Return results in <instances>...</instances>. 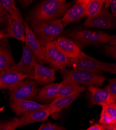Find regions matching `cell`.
Here are the masks:
<instances>
[{
	"instance_id": "obj_25",
	"label": "cell",
	"mask_w": 116,
	"mask_h": 130,
	"mask_svg": "<svg viewBox=\"0 0 116 130\" xmlns=\"http://www.w3.org/2000/svg\"><path fill=\"white\" fill-rule=\"evenodd\" d=\"M18 127H19V122L17 117L0 122V130H15Z\"/></svg>"
},
{
	"instance_id": "obj_12",
	"label": "cell",
	"mask_w": 116,
	"mask_h": 130,
	"mask_svg": "<svg viewBox=\"0 0 116 130\" xmlns=\"http://www.w3.org/2000/svg\"><path fill=\"white\" fill-rule=\"evenodd\" d=\"M89 99L92 105H98L103 106L116 103V96L113 95L104 89H101L96 86L88 87Z\"/></svg>"
},
{
	"instance_id": "obj_13",
	"label": "cell",
	"mask_w": 116,
	"mask_h": 130,
	"mask_svg": "<svg viewBox=\"0 0 116 130\" xmlns=\"http://www.w3.org/2000/svg\"><path fill=\"white\" fill-rule=\"evenodd\" d=\"M16 64L8 38H4L0 41V71L10 70Z\"/></svg>"
},
{
	"instance_id": "obj_27",
	"label": "cell",
	"mask_w": 116,
	"mask_h": 130,
	"mask_svg": "<svg viewBox=\"0 0 116 130\" xmlns=\"http://www.w3.org/2000/svg\"><path fill=\"white\" fill-rule=\"evenodd\" d=\"M99 124L103 126H107L111 124H116L112 120L110 116L103 109L101 112L100 119L99 120Z\"/></svg>"
},
{
	"instance_id": "obj_1",
	"label": "cell",
	"mask_w": 116,
	"mask_h": 130,
	"mask_svg": "<svg viewBox=\"0 0 116 130\" xmlns=\"http://www.w3.org/2000/svg\"><path fill=\"white\" fill-rule=\"evenodd\" d=\"M73 3L65 0H46L41 2L27 15L29 23L60 19Z\"/></svg>"
},
{
	"instance_id": "obj_22",
	"label": "cell",
	"mask_w": 116,
	"mask_h": 130,
	"mask_svg": "<svg viewBox=\"0 0 116 130\" xmlns=\"http://www.w3.org/2000/svg\"><path fill=\"white\" fill-rule=\"evenodd\" d=\"M58 93V97L71 96L76 94H80L86 88L81 85L72 82L62 81Z\"/></svg>"
},
{
	"instance_id": "obj_30",
	"label": "cell",
	"mask_w": 116,
	"mask_h": 130,
	"mask_svg": "<svg viewBox=\"0 0 116 130\" xmlns=\"http://www.w3.org/2000/svg\"><path fill=\"white\" fill-rule=\"evenodd\" d=\"M104 89L110 94L116 96V79L113 78L110 79L109 81L108 84Z\"/></svg>"
},
{
	"instance_id": "obj_34",
	"label": "cell",
	"mask_w": 116,
	"mask_h": 130,
	"mask_svg": "<svg viewBox=\"0 0 116 130\" xmlns=\"http://www.w3.org/2000/svg\"><path fill=\"white\" fill-rule=\"evenodd\" d=\"M108 43L109 45H116V36L113 35L111 39L108 42Z\"/></svg>"
},
{
	"instance_id": "obj_26",
	"label": "cell",
	"mask_w": 116,
	"mask_h": 130,
	"mask_svg": "<svg viewBox=\"0 0 116 130\" xmlns=\"http://www.w3.org/2000/svg\"><path fill=\"white\" fill-rule=\"evenodd\" d=\"M102 109L106 111L111 118L113 121L116 123V103L102 106Z\"/></svg>"
},
{
	"instance_id": "obj_23",
	"label": "cell",
	"mask_w": 116,
	"mask_h": 130,
	"mask_svg": "<svg viewBox=\"0 0 116 130\" xmlns=\"http://www.w3.org/2000/svg\"><path fill=\"white\" fill-rule=\"evenodd\" d=\"M0 6L14 19L20 22L24 23L22 15L13 0H0Z\"/></svg>"
},
{
	"instance_id": "obj_19",
	"label": "cell",
	"mask_w": 116,
	"mask_h": 130,
	"mask_svg": "<svg viewBox=\"0 0 116 130\" xmlns=\"http://www.w3.org/2000/svg\"><path fill=\"white\" fill-rule=\"evenodd\" d=\"M51 115L48 108L25 113L19 116L18 118L19 127L36 122L44 121Z\"/></svg>"
},
{
	"instance_id": "obj_3",
	"label": "cell",
	"mask_w": 116,
	"mask_h": 130,
	"mask_svg": "<svg viewBox=\"0 0 116 130\" xmlns=\"http://www.w3.org/2000/svg\"><path fill=\"white\" fill-rule=\"evenodd\" d=\"M29 23V27L43 46L56 40L62 34L65 28L61 19Z\"/></svg>"
},
{
	"instance_id": "obj_10",
	"label": "cell",
	"mask_w": 116,
	"mask_h": 130,
	"mask_svg": "<svg viewBox=\"0 0 116 130\" xmlns=\"http://www.w3.org/2000/svg\"><path fill=\"white\" fill-rule=\"evenodd\" d=\"M25 33V45L35 54L41 61L47 63L44 46H42L29 26L27 21L24 22Z\"/></svg>"
},
{
	"instance_id": "obj_6",
	"label": "cell",
	"mask_w": 116,
	"mask_h": 130,
	"mask_svg": "<svg viewBox=\"0 0 116 130\" xmlns=\"http://www.w3.org/2000/svg\"><path fill=\"white\" fill-rule=\"evenodd\" d=\"M25 79L9 89L8 93L11 101H32L37 96L39 92L38 84L35 80Z\"/></svg>"
},
{
	"instance_id": "obj_29",
	"label": "cell",
	"mask_w": 116,
	"mask_h": 130,
	"mask_svg": "<svg viewBox=\"0 0 116 130\" xmlns=\"http://www.w3.org/2000/svg\"><path fill=\"white\" fill-rule=\"evenodd\" d=\"M62 128H63L62 126L48 122L45 123H42L38 130H60Z\"/></svg>"
},
{
	"instance_id": "obj_31",
	"label": "cell",
	"mask_w": 116,
	"mask_h": 130,
	"mask_svg": "<svg viewBox=\"0 0 116 130\" xmlns=\"http://www.w3.org/2000/svg\"><path fill=\"white\" fill-rule=\"evenodd\" d=\"M110 7H111L112 15L114 18H115L116 17V1L115 0H110Z\"/></svg>"
},
{
	"instance_id": "obj_40",
	"label": "cell",
	"mask_w": 116,
	"mask_h": 130,
	"mask_svg": "<svg viewBox=\"0 0 116 130\" xmlns=\"http://www.w3.org/2000/svg\"><path fill=\"white\" fill-rule=\"evenodd\" d=\"M0 9H1V7H0Z\"/></svg>"
},
{
	"instance_id": "obj_7",
	"label": "cell",
	"mask_w": 116,
	"mask_h": 130,
	"mask_svg": "<svg viewBox=\"0 0 116 130\" xmlns=\"http://www.w3.org/2000/svg\"><path fill=\"white\" fill-rule=\"evenodd\" d=\"M35 62H42L35 54L25 45H23V55L20 61L10 69L15 72L23 74L31 79H34V70Z\"/></svg>"
},
{
	"instance_id": "obj_21",
	"label": "cell",
	"mask_w": 116,
	"mask_h": 130,
	"mask_svg": "<svg viewBox=\"0 0 116 130\" xmlns=\"http://www.w3.org/2000/svg\"><path fill=\"white\" fill-rule=\"evenodd\" d=\"M80 94H76L68 96L58 97L53 102L48 104V109L52 115L55 114L63 109L68 107L78 97Z\"/></svg>"
},
{
	"instance_id": "obj_35",
	"label": "cell",
	"mask_w": 116,
	"mask_h": 130,
	"mask_svg": "<svg viewBox=\"0 0 116 130\" xmlns=\"http://www.w3.org/2000/svg\"><path fill=\"white\" fill-rule=\"evenodd\" d=\"M105 130H116V124H111L104 126Z\"/></svg>"
},
{
	"instance_id": "obj_11",
	"label": "cell",
	"mask_w": 116,
	"mask_h": 130,
	"mask_svg": "<svg viewBox=\"0 0 116 130\" xmlns=\"http://www.w3.org/2000/svg\"><path fill=\"white\" fill-rule=\"evenodd\" d=\"M89 0H78L61 19L64 27L68 24L87 16L86 10Z\"/></svg>"
},
{
	"instance_id": "obj_39",
	"label": "cell",
	"mask_w": 116,
	"mask_h": 130,
	"mask_svg": "<svg viewBox=\"0 0 116 130\" xmlns=\"http://www.w3.org/2000/svg\"><path fill=\"white\" fill-rule=\"evenodd\" d=\"M102 130H105V127H104V128H103V129Z\"/></svg>"
},
{
	"instance_id": "obj_16",
	"label": "cell",
	"mask_w": 116,
	"mask_h": 130,
	"mask_svg": "<svg viewBox=\"0 0 116 130\" xmlns=\"http://www.w3.org/2000/svg\"><path fill=\"white\" fill-rule=\"evenodd\" d=\"M56 70L51 68L45 67L38 62L35 63L34 80L41 85L52 83L55 80Z\"/></svg>"
},
{
	"instance_id": "obj_9",
	"label": "cell",
	"mask_w": 116,
	"mask_h": 130,
	"mask_svg": "<svg viewBox=\"0 0 116 130\" xmlns=\"http://www.w3.org/2000/svg\"><path fill=\"white\" fill-rule=\"evenodd\" d=\"M83 25L87 28L115 29L116 20L115 18L109 11V8L104 7L96 16L88 17Z\"/></svg>"
},
{
	"instance_id": "obj_5",
	"label": "cell",
	"mask_w": 116,
	"mask_h": 130,
	"mask_svg": "<svg viewBox=\"0 0 116 130\" xmlns=\"http://www.w3.org/2000/svg\"><path fill=\"white\" fill-rule=\"evenodd\" d=\"M72 69L89 70H99L115 74L116 64L103 62L82 52L81 55L76 58H68L67 66Z\"/></svg>"
},
{
	"instance_id": "obj_14",
	"label": "cell",
	"mask_w": 116,
	"mask_h": 130,
	"mask_svg": "<svg viewBox=\"0 0 116 130\" xmlns=\"http://www.w3.org/2000/svg\"><path fill=\"white\" fill-rule=\"evenodd\" d=\"M48 106V104L44 105L31 100H24L17 102L10 101L9 102L10 108L17 116L30 111L46 109Z\"/></svg>"
},
{
	"instance_id": "obj_28",
	"label": "cell",
	"mask_w": 116,
	"mask_h": 130,
	"mask_svg": "<svg viewBox=\"0 0 116 130\" xmlns=\"http://www.w3.org/2000/svg\"><path fill=\"white\" fill-rule=\"evenodd\" d=\"M104 51L105 54L108 56H110L116 59V45H106L104 46Z\"/></svg>"
},
{
	"instance_id": "obj_38",
	"label": "cell",
	"mask_w": 116,
	"mask_h": 130,
	"mask_svg": "<svg viewBox=\"0 0 116 130\" xmlns=\"http://www.w3.org/2000/svg\"><path fill=\"white\" fill-rule=\"evenodd\" d=\"M60 130H66V129H64V128H62V129H61Z\"/></svg>"
},
{
	"instance_id": "obj_36",
	"label": "cell",
	"mask_w": 116,
	"mask_h": 130,
	"mask_svg": "<svg viewBox=\"0 0 116 130\" xmlns=\"http://www.w3.org/2000/svg\"><path fill=\"white\" fill-rule=\"evenodd\" d=\"M7 38V36L6 35V34L5 32V31H1L0 30V40H2V39Z\"/></svg>"
},
{
	"instance_id": "obj_17",
	"label": "cell",
	"mask_w": 116,
	"mask_h": 130,
	"mask_svg": "<svg viewBox=\"0 0 116 130\" xmlns=\"http://www.w3.org/2000/svg\"><path fill=\"white\" fill-rule=\"evenodd\" d=\"M56 41L58 47L68 58L74 59L81 55V49L71 39L66 36H61Z\"/></svg>"
},
{
	"instance_id": "obj_33",
	"label": "cell",
	"mask_w": 116,
	"mask_h": 130,
	"mask_svg": "<svg viewBox=\"0 0 116 130\" xmlns=\"http://www.w3.org/2000/svg\"><path fill=\"white\" fill-rule=\"evenodd\" d=\"M18 2L21 4V5H22L23 7H26L28 5H29L30 4L32 3L33 1H29V0H26V1H23H23H19Z\"/></svg>"
},
{
	"instance_id": "obj_32",
	"label": "cell",
	"mask_w": 116,
	"mask_h": 130,
	"mask_svg": "<svg viewBox=\"0 0 116 130\" xmlns=\"http://www.w3.org/2000/svg\"><path fill=\"white\" fill-rule=\"evenodd\" d=\"M104 126L100 124H95L90 127H89L86 130H102L104 128Z\"/></svg>"
},
{
	"instance_id": "obj_2",
	"label": "cell",
	"mask_w": 116,
	"mask_h": 130,
	"mask_svg": "<svg viewBox=\"0 0 116 130\" xmlns=\"http://www.w3.org/2000/svg\"><path fill=\"white\" fill-rule=\"evenodd\" d=\"M63 81L78 85L100 87L106 80L101 71L64 68L59 71Z\"/></svg>"
},
{
	"instance_id": "obj_24",
	"label": "cell",
	"mask_w": 116,
	"mask_h": 130,
	"mask_svg": "<svg viewBox=\"0 0 116 130\" xmlns=\"http://www.w3.org/2000/svg\"><path fill=\"white\" fill-rule=\"evenodd\" d=\"M105 0H89L86 13L88 17H94L101 11L104 4Z\"/></svg>"
},
{
	"instance_id": "obj_20",
	"label": "cell",
	"mask_w": 116,
	"mask_h": 130,
	"mask_svg": "<svg viewBox=\"0 0 116 130\" xmlns=\"http://www.w3.org/2000/svg\"><path fill=\"white\" fill-rule=\"evenodd\" d=\"M26 78V75L12 70L0 71V89H9Z\"/></svg>"
},
{
	"instance_id": "obj_8",
	"label": "cell",
	"mask_w": 116,
	"mask_h": 130,
	"mask_svg": "<svg viewBox=\"0 0 116 130\" xmlns=\"http://www.w3.org/2000/svg\"><path fill=\"white\" fill-rule=\"evenodd\" d=\"M47 63L55 70H61L67 66L68 58L58 47L57 41L47 43L44 46Z\"/></svg>"
},
{
	"instance_id": "obj_15",
	"label": "cell",
	"mask_w": 116,
	"mask_h": 130,
	"mask_svg": "<svg viewBox=\"0 0 116 130\" xmlns=\"http://www.w3.org/2000/svg\"><path fill=\"white\" fill-rule=\"evenodd\" d=\"M61 83H49L41 89L35 97V100L42 104H49L57 98L58 93Z\"/></svg>"
},
{
	"instance_id": "obj_4",
	"label": "cell",
	"mask_w": 116,
	"mask_h": 130,
	"mask_svg": "<svg viewBox=\"0 0 116 130\" xmlns=\"http://www.w3.org/2000/svg\"><path fill=\"white\" fill-rule=\"evenodd\" d=\"M80 49L88 45H98L108 43L113 35L99 30L79 29L68 32L66 35Z\"/></svg>"
},
{
	"instance_id": "obj_37",
	"label": "cell",
	"mask_w": 116,
	"mask_h": 130,
	"mask_svg": "<svg viewBox=\"0 0 116 130\" xmlns=\"http://www.w3.org/2000/svg\"><path fill=\"white\" fill-rule=\"evenodd\" d=\"M110 0H105L104 4H105V7L109 8L110 7Z\"/></svg>"
},
{
	"instance_id": "obj_18",
	"label": "cell",
	"mask_w": 116,
	"mask_h": 130,
	"mask_svg": "<svg viewBox=\"0 0 116 130\" xmlns=\"http://www.w3.org/2000/svg\"><path fill=\"white\" fill-rule=\"evenodd\" d=\"M7 27L5 32L7 37L15 38L20 41H25V26L24 23L14 19L8 14L7 15Z\"/></svg>"
}]
</instances>
